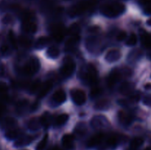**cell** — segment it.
<instances>
[{
	"instance_id": "obj_9",
	"label": "cell",
	"mask_w": 151,
	"mask_h": 150,
	"mask_svg": "<svg viewBox=\"0 0 151 150\" xmlns=\"http://www.w3.org/2000/svg\"><path fill=\"white\" fill-rule=\"evenodd\" d=\"M123 76L122 72L119 69H114L108 76L106 83L109 88H113Z\"/></svg>"
},
{
	"instance_id": "obj_20",
	"label": "cell",
	"mask_w": 151,
	"mask_h": 150,
	"mask_svg": "<svg viewBox=\"0 0 151 150\" xmlns=\"http://www.w3.org/2000/svg\"><path fill=\"white\" fill-rule=\"evenodd\" d=\"M34 137L31 136V135H24V136H20L18 139L16 140L14 143V146L19 148V147L26 146L29 145L32 141L34 140Z\"/></svg>"
},
{
	"instance_id": "obj_50",
	"label": "cell",
	"mask_w": 151,
	"mask_h": 150,
	"mask_svg": "<svg viewBox=\"0 0 151 150\" xmlns=\"http://www.w3.org/2000/svg\"><path fill=\"white\" fill-rule=\"evenodd\" d=\"M38 106H39V102H38V101H35V102L32 103V104H30L29 110H30L32 112L36 111L37 109L38 108Z\"/></svg>"
},
{
	"instance_id": "obj_7",
	"label": "cell",
	"mask_w": 151,
	"mask_h": 150,
	"mask_svg": "<svg viewBox=\"0 0 151 150\" xmlns=\"http://www.w3.org/2000/svg\"><path fill=\"white\" fill-rule=\"evenodd\" d=\"M70 96L72 101L77 105H83L87 100L86 94L85 91L78 88H74L70 91Z\"/></svg>"
},
{
	"instance_id": "obj_45",
	"label": "cell",
	"mask_w": 151,
	"mask_h": 150,
	"mask_svg": "<svg viewBox=\"0 0 151 150\" xmlns=\"http://www.w3.org/2000/svg\"><path fill=\"white\" fill-rule=\"evenodd\" d=\"M13 21H14V18H13V16L11 14H6L1 19V23L3 24L8 25L13 23Z\"/></svg>"
},
{
	"instance_id": "obj_38",
	"label": "cell",
	"mask_w": 151,
	"mask_h": 150,
	"mask_svg": "<svg viewBox=\"0 0 151 150\" xmlns=\"http://www.w3.org/2000/svg\"><path fill=\"white\" fill-rule=\"evenodd\" d=\"M7 38H8L9 43H10V45L11 46V47L13 49H17L18 45V39L16 38V35H15L14 32L12 30H10L8 32V35H7Z\"/></svg>"
},
{
	"instance_id": "obj_39",
	"label": "cell",
	"mask_w": 151,
	"mask_h": 150,
	"mask_svg": "<svg viewBox=\"0 0 151 150\" xmlns=\"http://www.w3.org/2000/svg\"><path fill=\"white\" fill-rule=\"evenodd\" d=\"M80 32H81V26L78 24H72L69 29H67V34L70 36L72 35H80Z\"/></svg>"
},
{
	"instance_id": "obj_55",
	"label": "cell",
	"mask_w": 151,
	"mask_h": 150,
	"mask_svg": "<svg viewBox=\"0 0 151 150\" xmlns=\"http://www.w3.org/2000/svg\"><path fill=\"white\" fill-rule=\"evenodd\" d=\"M145 150H150V148H147V149H146Z\"/></svg>"
},
{
	"instance_id": "obj_36",
	"label": "cell",
	"mask_w": 151,
	"mask_h": 150,
	"mask_svg": "<svg viewBox=\"0 0 151 150\" xmlns=\"http://www.w3.org/2000/svg\"><path fill=\"white\" fill-rule=\"evenodd\" d=\"M119 140H120V138H119V137L118 136V135H109L107 138V139H106V144L108 146L113 148V147L116 146V145H117L118 143H119Z\"/></svg>"
},
{
	"instance_id": "obj_5",
	"label": "cell",
	"mask_w": 151,
	"mask_h": 150,
	"mask_svg": "<svg viewBox=\"0 0 151 150\" xmlns=\"http://www.w3.org/2000/svg\"><path fill=\"white\" fill-rule=\"evenodd\" d=\"M76 69V63L71 56H66L63 60L60 74L63 78H69L72 76Z\"/></svg>"
},
{
	"instance_id": "obj_37",
	"label": "cell",
	"mask_w": 151,
	"mask_h": 150,
	"mask_svg": "<svg viewBox=\"0 0 151 150\" xmlns=\"http://www.w3.org/2000/svg\"><path fill=\"white\" fill-rule=\"evenodd\" d=\"M103 89L102 88V87L95 85L92 87L91 91H90V96L92 99L98 98L99 96H100L103 94Z\"/></svg>"
},
{
	"instance_id": "obj_2",
	"label": "cell",
	"mask_w": 151,
	"mask_h": 150,
	"mask_svg": "<svg viewBox=\"0 0 151 150\" xmlns=\"http://www.w3.org/2000/svg\"><path fill=\"white\" fill-rule=\"evenodd\" d=\"M97 70L95 66L92 64H87L81 68V70L80 71L79 76L81 77V80L85 82L86 85H97Z\"/></svg>"
},
{
	"instance_id": "obj_44",
	"label": "cell",
	"mask_w": 151,
	"mask_h": 150,
	"mask_svg": "<svg viewBox=\"0 0 151 150\" xmlns=\"http://www.w3.org/2000/svg\"><path fill=\"white\" fill-rule=\"evenodd\" d=\"M128 96H129L128 99V101H129L130 104H132V103H137L139 101L140 99H141V94L139 91H137V92L134 91L132 94H131Z\"/></svg>"
},
{
	"instance_id": "obj_10",
	"label": "cell",
	"mask_w": 151,
	"mask_h": 150,
	"mask_svg": "<svg viewBox=\"0 0 151 150\" xmlns=\"http://www.w3.org/2000/svg\"><path fill=\"white\" fill-rule=\"evenodd\" d=\"M86 48L91 52L96 51L101 46V40L99 37L91 35L88 37L85 41Z\"/></svg>"
},
{
	"instance_id": "obj_58",
	"label": "cell",
	"mask_w": 151,
	"mask_h": 150,
	"mask_svg": "<svg viewBox=\"0 0 151 150\" xmlns=\"http://www.w3.org/2000/svg\"><path fill=\"white\" fill-rule=\"evenodd\" d=\"M25 150H26V149H25Z\"/></svg>"
},
{
	"instance_id": "obj_33",
	"label": "cell",
	"mask_w": 151,
	"mask_h": 150,
	"mask_svg": "<svg viewBox=\"0 0 151 150\" xmlns=\"http://www.w3.org/2000/svg\"><path fill=\"white\" fill-rule=\"evenodd\" d=\"M12 52V47L9 44H4L0 46V58H4L10 55Z\"/></svg>"
},
{
	"instance_id": "obj_8",
	"label": "cell",
	"mask_w": 151,
	"mask_h": 150,
	"mask_svg": "<svg viewBox=\"0 0 151 150\" xmlns=\"http://www.w3.org/2000/svg\"><path fill=\"white\" fill-rule=\"evenodd\" d=\"M66 99V94L65 91L60 88L53 93L50 98V102L52 106H58L63 104Z\"/></svg>"
},
{
	"instance_id": "obj_22",
	"label": "cell",
	"mask_w": 151,
	"mask_h": 150,
	"mask_svg": "<svg viewBox=\"0 0 151 150\" xmlns=\"http://www.w3.org/2000/svg\"><path fill=\"white\" fill-rule=\"evenodd\" d=\"M29 102L27 99L19 100L16 104V111L18 114H24L28 109H29Z\"/></svg>"
},
{
	"instance_id": "obj_43",
	"label": "cell",
	"mask_w": 151,
	"mask_h": 150,
	"mask_svg": "<svg viewBox=\"0 0 151 150\" xmlns=\"http://www.w3.org/2000/svg\"><path fill=\"white\" fill-rule=\"evenodd\" d=\"M47 142H48V134H46L44 138L37 144L35 150H44V149L47 146Z\"/></svg>"
},
{
	"instance_id": "obj_27",
	"label": "cell",
	"mask_w": 151,
	"mask_h": 150,
	"mask_svg": "<svg viewBox=\"0 0 151 150\" xmlns=\"http://www.w3.org/2000/svg\"><path fill=\"white\" fill-rule=\"evenodd\" d=\"M41 85H42V82H41V80L36 79V80L33 81V82H31V83H29V85H28V91L32 94H38L40 88H41Z\"/></svg>"
},
{
	"instance_id": "obj_40",
	"label": "cell",
	"mask_w": 151,
	"mask_h": 150,
	"mask_svg": "<svg viewBox=\"0 0 151 150\" xmlns=\"http://www.w3.org/2000/svg\"><path fill=\"white\" fill-rule=\"evenodd\" d=\"M142 44L147 49H151V34L143 33L141 36Z\"/></svg>"
},
{
	"instance_id": "obj_23",
	"label": "cell",
	"mask_w": 151,
	"mask_h": 150,
	"mask_svg": "<svg viewBox=\"0 0 151 150\" xmlns=\"http://www.w3.org/2000/svg\"><path fill=\"white\" fill-rule=\"evenodd\" d=\"M111 104V101L107 99H100L96 101L94 107L97 110H106L110 108Z\"/></svg>"
},
{
	"instance_id": "obj_18",
	"label": "cell",
	"mask_w": 151,
	"mask_h": 150,
	"mask_svg": "<svg viewBox=\"0 0 151 150\" xmlns=\"http://www.w3.org/2000/svg\"><path fill=\"white\" fill-rule=\"evenodd\" d=\"M121 57V52L117 49H113L108 51L105 56V60L108 63H115Z\"/></svg>"
},
{
	"instance_id": "obj_24",
	"label": "cell",
	"mask_w": 151,
	"mask_h": 150,
	"mask_svg": "<svg viewBox=\"0 0 151 150\" xmlns=\"http://www.w3.org/2000/svg\"><path fill=\"white\" fill-rule=\"evenodd\" d=\"M51 38L50 37L47 36H41L40 38H38L37 39V41H35V47L37 49H41L44 48L45 46H47V45L50 44V43L51 42Z\"/></svg>"
},
{
	"instance_id": "obj_49",
	"label": "cell",
	"mask_w": 151,
	"mask_h": 150,
	"mask_svg": "<svg viewBox=\"0 0 151 150\" xmlns=\"http://www.w3.org/2000/svg\"><path fill=\"white\" fill-rule=\"evenodd\" d=\"M118 104L121 106H123V107H127L130 104L129 101L128 99H122L118 100Z\"/></svg>"
},
{
	"instance_id": "obj_52",
	"label": "cell",
	"mask_w": 151,
	"mask_h": 150,
	"mask_svg": "<svg viewBox=\"0 0 151 150\" xmlns=\"http://www.w3.org/2000/svg\"><path fill=\"white\" fill-rule=\"evenodd\" d=\"M49 150H62V149L58 146H53V147H52V148H50Z\"/></svg>"
},
{
	"instance_id": "obj_46",
	"label": "cell",
	"mask_w": 151,
	"mask_h": 150,
	"mask_svg": "<svg viewBox=\"0 0 151 150\" xmlns=\"http://www.w3.org/2000/svg\"><path fill=\"white\" fill-rule=\"evenodd\" d=\"M127 38H128V34H127V32L124 30L118 32L116 35V41H125Z\"/></svg>"
},
{
	"instance_id": "obj_21",
	"label": "cell",
	"mask_w": 151,
	"mask_h": 150,
	"mask_svg": "<svg viewBox=\"0 0 151 150\" xmlns=\"http://www.w3.org/2000/svg\"><path fill=\"white\" fill-rule=\"evenodd\" d=\"M75 136L72 134H65L62 137V144L67 149H72L75 145Z\"/></svg>"
},
{
	"instance_id": "obj_57",
	"label": "cell",
	"mask_w": 151,
	"mask_h": 150,
	"mask_svg": "<svg viewBox=\"0 0 151 150\" xmlns=\"http://www.w3.org/2000/svg\"><path fill=\"white\" fill-rule=\"evenodd\" d=\"M43 1H44V0H43Z\"/></svg>"
},
{
	"instance_id": "obj_29",
	"label": "cell",
	"mask_w": 151,
	"mask_h": 150,
	"mask_svg": "<svg viewBox=\"0 0 151 150\" xmlns=\"http://www.w3.org/2000/svg\"><path fill=\"white\" fill-rule=\"evenodd\" d=\"M69 119V115L66 113H62V114L58 115L55 118L54 121V124L55 126H61L63 125L66 124V122L68 121Z\"/></svg>"
},
{
	"instance_id": "obj_25",
	"label": "cell",
	"mask_w": 151,
	"mask_h": 150,
	"mask_svg": "<svg viewBox=\"0 0 151 150\" xmlns=\"http://www.w3.org/2000/svg\"><path fill=\"white\" fill-rule=\"evenodd\" d=\"M21 134H22V132L20 129L13 128V129L6 131L4 136L8 140H16L21 136Z\"/></svg>"
},
{
	"instance_id": "obj_51",
	"label": "cell",
	"mask_w": 151,
	"mask_h": 150,
	"mask_svg": "<svg viewBox=\"0 0 151 150\" xmlns=\"http://www.w3.org/2000/svg\"><path fill=\"white\" fill-rule=\"evenodd\" d=\"M3 73H4V68H3L2 65L0 64V76H1Z\"/></svg>"
},
{
	"instance_id": "obj_26",
	"label": "cell",
	"mask_w": 151,
	"mask_h": 150,
	"mask_svg": "<svg viewBox=\"0 0 151 150\" xmlns=\"http://www.w3.org/2000/svg\"><path fill=\"white\" fill-rule=\"evenodd\" d=\"M40 119L41 126L45 128H48L52 124V115L49 112H45L41 115Z\"/></svg>"
},
{
	"instance_id": "obj_30",
	"label": "cell",
	"mask_w": 151,
	"mask_h": 150,
	"mask_svg": "<svg viewBox=\"0 0 151 150\" xmlns=\"http://www.w3.org/2000/svg\"><path fill=\"white\" fill-rule=\"evenodd\" d=\"M60 54V49L55 46H51L48 47L47 52H46L47 57L51 59H56L57 57H59Z\"/></svg>"
},
{
	"instance_id": "obj_32",
	"label": "cell",
	"mask_w": 151,
	"mask_h": 150,
	"mask_svg": "<svg viewBox=\"0 0 151 150\" xmlns=\"http://www.w3.org/2000/svg\"><path fill=\"white\" fill-rule=\"evenodd\" d=\"M142 55V51L140 49H135L131 51L128 55V61L132 63L137 61Z\"/></svg>"
},
{
	"instance_id": "obj_34",
	"label": "cell",
	"mask_w": 151,
	"mask_h": 150,
	"mask_svg": "<svg viewBox=\"0 0 151 150\" xmlns=\"http://www.w3.org/2000/svg\"><path fill=\"white\" fill-rule=\"evenodd\" d=\"M87 132V127L86 125L84 123H80L78 124L76 126L75 129V134L76 136L80 137H83L84 135L86 134Z\"/></svg>"
},
{
	"instance_id": "obj_28",
	"label": "cell",
	"mask_w": 151,
	"mask_h": 150,
	"mask_svg": "<svg viewBox=\"0 0 151 150\" xmlns=\"http://www.w3.org/2000/svg\"><path fill=\"white\" fill-rule=\"evenodd\" d=\"M18 44L19 46L24 49H28L32 45V40L26 35H21L18 38Z\"/></svg>"
},
{
	"instance_id": "obj_41",
	"label": "cell",
	"mask_w": 151,
	"mask_h": 150,
	"mask_svg": "<svg viewBox=\"0 0 151 150\" xmlns=\"http://www.w3.org/2000/svg\"><path fill=\"white\" fill-rule=\"evenodd\" d=\"M139 1L144 8L145 13L151 15V0H139Z\"/></svg>"
},
{
	"instance_id": "obj_13",
	"label": "cell",
	"mask_w": 151,
	"mask_h": 150,
	"mask_svg": "<svg viewBox=\"0 0 151 150\" xmlns=\"http://www.w3.org/2000/svg\"><path fill=\"white\" fill-rule=\"evenodd\" d=\"M90 124L94 129H101V128L106 127L107 125H109V121L104 116H94L91 119Z\"/></svg>"
},
{
	"instance_id": "obj_1",
	"label": "cell",
	"mask_w": 151,
	"mask_h": 150,
	"mask_svg": "<svg viewBox=\"0 0 151 150\" xmlns=\"http://www.w3.org/2000/svg\"><path fill=\"white\" fill-rule=\"evenodd\" d=\"M126 7L125 4L118 1L106 3L100 7V12L108 18H116L125 13Z\"/></svg>"
},
{
	"instance_id": "obj_54",
	"label": "cell",
	"mask_w": 151,
	"mask_h": 150,
	"mask_svg": "<svg viewBox=\"0 0 151 150\" xmlns=\"http://www.w3.org/2000/svg\"><path fill=\"white\" fill-rule=\"evenodd\" d=\"M64 1H73V0H64Z\"/></svg>"
},
{
	"instance_id": "obj_15",
	"label": "cell",
	"mask_w": 151,
	"mask_h": 150,
	"mask_svg": "<svg viewBox=\"0 0 151 150\" xmlns=\"http://www.w3.org/2000/svg\"><path fill=\"white\" fill-rule=\"evenodd\" d=\"M104 138L105 135L103 132H98V133L95 134V135L91 136L88 140V141H87V146L89 147V148L97 146L100 145L103 142Z\"/></svg>"
},
{
	"instance_id": "obj_35",
	"label": "cell",
	"mask_w": 151,
	"mask_h": 150,
	"mask_svg": "<svg viewBox=\"0 0 151 150\" xmlns=\"http://www.w3.org/2000/svg\"><path fill=\"white\" fill-rule=\"evenodd\" d=\"M144 144V139L141 137L134 138L130 144V150H137Z\"/></svg>"
},
{
	"instance_id": "obj_19",
	"label": "cell",
	"mask_w": 151,
	"mask_h": 150,
	"mask_svg": "<svg viewBox=\"0 0 151 150\" xmlns=\"http://www.w3.org/2000/svg\"><path fill=\"white\" fill-rule=\"evenodd\" d=\"M16 125H17V121L15 118L12 117V116L4 117L1 122V128L5 129L6 131L13 129V128L16 127Z\"/></svg>"
},
{
	"instance_id": "obj_56",
	"label": "cell",
	"mask_w": 151,
	"mask_h": 150,
	"mask_svg": "<svg viewBox=\"0 0 151 150\" xmlns=\"http://www.w3.org/2000/svg\"><path fill=\"white\" fill-rule=\"evenodd\" d=\"M150 59H151V54H150Z\"/></svg>"
},
{
	"instance_id": "obj_11",
	"label": "cell",
	"mask_w": 151,
	"mask_h": 150,
	"mask_svg": "<svg viewBox=\"0 0 151 150\" xmlns=\"http://www.w3.org/2000/svg\"><path fill=\"white\" fill-rule=\"evenodd\" d=\"M117 118L119 123L124 126H128L131 124L134 119V115L132 113L125 111V110H120L118 112Z\"/></svg>"
},
{
	"instance_id": "obj_17",
	"label": "cell",
	"mask_w": 151,
	"mask_h": 150,
	"mask_svg": "<svg viewBox=\"0 0 151 150\" xmlns=\"http://www.w3.org/2000/svg\"><path fill=\"white\" fill-rule=\"evenodd\" d=\"M53 87V82H52L51 80H47L45 82L42 83L41 88H40L39 91L37 94L38 95V99H41L44 97H45L47 94H49L51 89Z\"/></svg>"
},
{
	"instance_id": "obj_3",
	"label": "cell",
	"mask_w": 151,
	"mask_h": 150,
	"mask_svg": "<svg viewBox=\"0 0 151 150\" xmlns=\"http://www.w3.org/2000/svg\"><path fill=\"white\" fill-rule=\"evenodd\" d=\"M97 4V0H82L69 8V16L74 18L83 15L94 8Z\"/></svg>"
},
{
	"instance_id": "obj_12",
	"label": "cell",
	"mask_w": 151,
	"mask_h": 150,
	"mask_svg": "<svg viewBox=\"0 0 151 150\" xmlns=\"http://www.w3.org/2000/svg\"><path fill=\"white\" fill-rule=\"evenodd\" d=\"M22 29L25 33L33 34L36 32L38 26L35 23V19H28V20L22 21Z\"/></svg>"
},
{
	"instance_id": "obj_53",
	"label": "cell",
	"mask_w": 151,
	"mask_h": 150,
	"mask_svg": "<svg viewBox=\"0 0 151 150\" xmlns=\"http://www.w3.org/2000/svg\"><path fill=\"white\" fill-rule=\"evenodd\" d=\"M146 24H147L148 25V26H151V18H150V19H149L147 21V22H146Z\"/></svg>"
},
{
	"instance_id": "obj_6",
	"label": "cell",
	"mask_w": 151,
	"mask_h": 150,
	"mask_svg": "<svg viewBox=\"0 0 151 150\" xmlns=\"http://www.w3.org/2000/svg\"><path fill=\"white\" fill-rule=\"evenodd\" d=\"M51 33L56 42H61L67 34V29L61 23H55L51 26Z\"/></svg>"
},
{
	"instance_id": "obj_16",
	"label": "cell",
	"mask_w": 151,
	"mask_h": 150,
	"mask_svg": "<svg viewBox=\"0 0 151 150\" xmlns=\"http://www.w3.org/2000/svg\"><path fill=\"white\" fill-rule=\"evenodd\" d=\"M118 91L122 95L130 96L134 92V85L132 82H124L119 85Z\"/></svg>"
},
{
	"instance_id": "obj_4",
	"label": "cell",
	"mask_w": 151,
	"mask_h": 150,
	"mask_svg": "<svg viewBox=\"0 0 151 150\" xmlns=\"http://www.w3.org/2000/svg\"><path fill=\"white\" fill-rule=\"evenodd\" d=\"M40 67L41 65L38 59L35 57H32L21 68L20 72L24 76H31L39 71Z\"/></svg>"
},
{
	"instance_id": "obj_47",
	"label": "cell",
	"mask_w": 151,
	"mask_h": 150,
	"mask_svg": "<svg viewBox=\"0 0 151 150\" xmlns=\"http://www.w3.org/2000/svg\"><path fill=\"white\" fill-rule=\"evenodd\" d=\"M100 31V27L99 26H97V25H94V26H91L89 27H88L87 29V32L90 34H97Z\"/></svg>"
},
{
	"instance_id": "obj_14",
	"label": "cell",
	"mask_w": 151,
	"mask_h": 150,
	"mask_svg": "<svg viewBox=\"0 0 151 150\" xmlns=\"http://www.w3.org/2000/svg\"><path fill=\"white\" fill-rule=\"evenodd\" d=\"M81 38L80 35H72L70 36L65 43V49L66 51H72L77 49L78 44L81 42Z\"/></svg>"
},
{
	"instance_id": "obj_42",
	"label": "cell",
	"mask_w": 151,
	"mask_h": 150,
	"mask_svg": "<svg viewBox=\"0 0 151 150\" xmlns=\"http://www.w3.org/2000/svg\"><path fill=\"white\" fill-rule=\"evenodd\" d=\"M137 42H138V38H137V35L134 33H131L128 39L126 40L125 44L128 46H135Z\"/></svg>"
},
{
	"instance_id": "obj_48",
	"label": "cell",
	"mask_w": 151,
	"mask_h": 150,
	"mask_svg": "<svg viewBox=\"0 0 151 150\" xmlns=\"http://www.w3.org/2000/svg\"><path fill=\"white\" fill-rule=\"evenodd\" d=\"M142 101L145 105L151 107V94L145 96L144 98H143L142 99Z\"/></svg>"
},
{
	"instance_id": "obj_31",
	"label": "cell",
	"mask_w": 151,
	"mask_h": 150,
	"mask_svg": "<svg viewBox=\"0 0 151 150\" xmlns=\"http://www.w3.org/2000/svg\"><path fill=\"white\" fill-rule=\"evenodd\" d=\"M41 126V121H40V119H38V118H32L27 123L28 129L31 131H33V132L39 129Z\"/></svg>"
}]
</instances>
